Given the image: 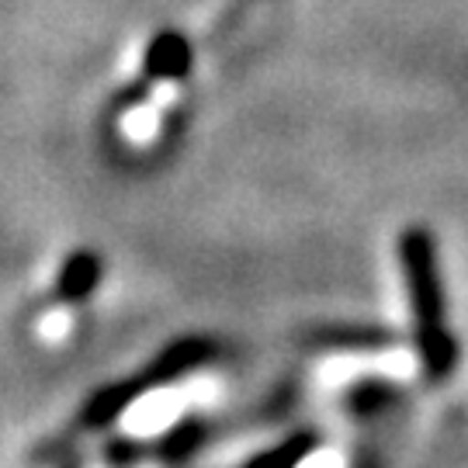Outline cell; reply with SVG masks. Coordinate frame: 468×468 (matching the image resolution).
Returning <instances> with one entry per match:
<instances>
[{
    "label": "cell",
    "instance_id": "2",
    "mask_svg": "<svg viewBox=\"0 0 468 468\" xmlns=\"http://www.w3.org/2000/svg\"><path fill=\"white\" fill-rule=\"evenodd\" d=\"M150 63L156 73H181L187 67V46L174 32H164V38H156L150 49Z\"/></svg>",
    "mask_w": 468,
    "mask_h": 468
},
{
    "label": "cell",
    "instance_id": "1",
    "mask_svg": "<svg viewBox=\"0 0 468 468\" xmlns=\"http://www.w3.org/2000/svg\"><path fill=\"white\" fill-rule=\"evenodd\" d=\"M402 268H406V282H410V299H413V316H417L420 351L427 357L431 375H444L452 371L454 347L452 336L441 330V309H444V295L437 284V264H434V243L423 229L402 236Z\"/></svg>",
    "mask_w": 468,
    "mask_h": 468
}]
</instances>
